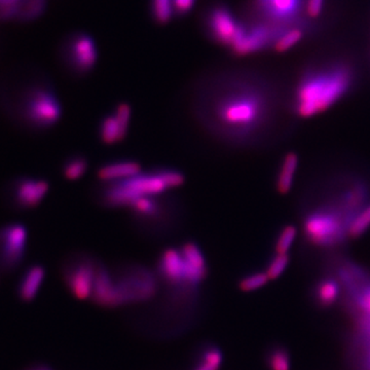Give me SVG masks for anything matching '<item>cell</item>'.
<instances>
[{"mask_svg": "<svg viewBox=\"0 0 370 370\" xmlns=\"http://www.w3.org/2000/svg\"><path fill=\"white\" fill-rule=\"evenodd\" d=\"M61 62L72 76H89L98 63L99 52L93 37L83 31L66 35L59 50Z\"/></svg>", "mask_w": 370, "mask_h": 370, "instance_id": "7", "label": "cell"}, {"mask_svg": "<svg viewBox=\"0 0 370 370\" xmlns=\"http://www.w3.org/2000/svg\"><path fill=\"white\" fill-rule=\"evenodd\" d=\"M370 227V203L363 208L348 227V239H357L364 235Z\"/></svg>", "mask_w": 370, "mask_h": 370, "instance_id": "29", "label": "cell"}, {"mask_svg": "<svg viewBox=\"0 0 370 370\" xmlns=\"http://www.w3.org/2000/svg\"><path fill=\"white\" fill-rule=\"evenodd\" d=\"M49 0H20L17 4L16 23H30L39 19L48 8Z\"/></svg>", "mask_w": 370, "mask_h": 370, "instance_id": "24", "label": "cell"}, {"mask_svg": "<svg viewBox=\"0 0 370 370\" xmlns=\"http://www.w3.org/2000/svg\"><path fill=\"white\" fill-rule=\"evenodd\" d=\"M179 250L185 260V285L196 288L207 278L208 266L205 256L199 245L192 241H186Z\"/></svg>", "mask_w": 370, "mask_h": 370, "instance_id": "15", "label": "cell"}, {"mask_svg": "<svg viewBox=\"0 0 370 370\" xmlns=\"http://www.w3.org/2000/svg\"><path fill=\"white\" fill-rule=\"evenodd\" d=\"M304 37V31L299 28H291L278 37L273 43V49L278 52H284L294 47Z\"/></svg>", "mask_w": 370, "mask_h": 370, "instance_id": "30", "label": "cell"}, {"mask_svg": "<svg viewBox=\"0 0 370 370\" xmlns=\"http://www.w3.org/2000/svg\"><path fill=\"white\" fill-rule=\"evenodd\" d=\"M299 168V155L295 152H288L282 159L279 172L276 180V188L281 194H287L292 188L295 174Z\"/></svg>", "mask_w": 370, "mask_h": 370, "instance_id": "22", "label": "cell"}, {"mask_svg": "<svg viewBox=\"0 0 370 370\" xmlns=\"http://www.w3.org/2000/svg\"><path fill=\"white\" fill-rule=\"evenodd\" d=\"M301 3V0H254V8L260 16L280 23L297 17Z\"/></svg>", "mask_w": 370, "mask_h": 370, "instance_id": "18", "label": "cell"}, {"mask_svg": "<svg viewBox=\"0 0 370 370\" xmlns=\"http://www.w3.org/2000/svg\"><path fill=\"white\" fill-rule=\"evenodd\" d=\"M357 345L370 347V316L353 315Z\"/></svg>", "mask_w": 370, "mask_h": 370, "instance_id": "31", "label": "cell"}, {"mask_svg": "<svg viewBox=\"0 0 370 370\" xmlns=\"http://www.w3.org/2000/svg\"><path fill=\"white\" fill-rule=\"evenodd\" d=\"M50 190L49 181L32 177H22L13 186V200L17 208L28 210L41 205Z\"/></svg>", "mask_w": 370, "mask_h": 370, "instance_id": "14", "label": "cell"}, {"mask_svg": "<svg viewBox=\"0 0 370 370\" xmlns=\"http://www.w3.org/2000/svg\"><path fill=\"white\" fill-rule=\"evenodd\" d=\"M325 0H306L304 8L306 15L311 17H318L323 10Z\"/></svg>", "mask_w": 370, "mask_h": 370, "instance_id": "39", "label": "cell"}, {"mask_svg": "<svg viewBox=\"0 0 370 370\" xmlns=\"http://www.w3.org/2000/svg\"><path fill=\"white\" fill-rule=\"evenodd\" d=\"M157 171L168 190L179 187L185 183V177L180 171L171 168H157Z\"/></svg>", "mask_w": 370, "mask_h": 370, "instance_id": "35", "label": "cell"}, {"mask_svg": "<svg viewBox=\"0 0 370 370\" xmlns=\"http://www.w3.org/2000/svg\"><path fill=\"white\" fill-rule=\"evenodd\" d=\"M361 355L359 357L358 370H370V347L359 346Z\"/></svg>", "mask_w": 370, "mask_h": 370, "instance_id": "40", "label": "cell"}, {"mask_svg": "<svg viewBox=\"0 0 370 370\" xmlns=\"http://www.w3.org/2000/svg\"><path fill=\"white\" fill-rule=\"evenodd\" d=\"M266 364L269 370H290V353L283 346H273L266 355Z\"/></svg>", "mask_w": 370, "mask_h": 370, "instance_id": "28", "label": "cell"}, {"mask_svg": "<svg viewBox=\"0 0 370 370\" xmlns=\"http://www.w3.org/2000/svg\"><path fill=\"white\" fill-rule=\"evenodd\" d=\"M20 0H0V23L15 22Z\"/></svg>", "mask_w": 370, "mask_h": 370, "instance_id": "37", "label": "cell"}, {"mask_svg": "<svg viewBox=\"0 0 370 370\" xmlns=\"http://www.w3.org/2000/svg\"><path fill=\"white\" fill-rule=\"evenodd\" d=\"M223 355L216 346H206L199 355L198 362L192 370H219L222 365Z\"/></svg>", "mask_w": 370, "mask_h": 370, "instance_id": "27", "label": "cell"}, {"mask_svg": "<svg viewBox=\"0 0 370 370\" xmlns=\"http://www.w3.org/2000/svg\"><path fill=\"white\" fill-rule=\"evenodd\" d=\"M289 262H290L289 254L276 253V255L269 262L266 271L269 280L278 279L286 271Z\"/></svg>", "mask_w": 370, "mask_h": 370, "instance_id": "34", "label": "cell"}, {"mask_svg": "<svg viewBox=\"0 0 370 370\" xmlns=\"http://www.w3.org/2000/svg\"><path fill=\"white\" fill-rule=\"evenodd\" d=\"M280 34V25L254 24L247 25L241 23L240 29L229 50L235 56L243 57L262 51L273 41H277Z\"/></svg>", "mask_w": 370, "mask_h": 370, "instance_id": "12", "label": "cell"}, {"mask_svg": "<svg viewBox=\"0 0 370 370\" xmlns=\"http://www.w3.org/2000/svg\"><path fill=\"white\" fill-rule=\"evenodd\" d=\"M192 106L204 130L229 144L250 141L266 124L269 109L259 87L229 73H212L201 80Z\"/></svg>", "mask_w": 370, "mask_h": 370, "instance_id": "1", "label": "cell"}, {"mask_svg": "<svg viewBox=\"0 0 370 370\" xmlns=\"http://www.w3.org/2000/svg\"><path fill=\"white\" fill-rule=\"evenodd\" d=\"M336 279L347 295L353 315L370 316V273L352 262H341Z\"/></svg>", "mask_w": 370, "mask_h": 370, "instance_id": "8", "label": "cell"}, {"mask_svg": "<svg viewBox=\"0 0 370 370\" xmlns=\"http://www.w3.org/2000/svg\"><path fill=\"white\" fill-rule=\"evenodd\" d=\"M97 264V260L85 253L71 256L65 264L63 277L67 288L76 299L84 301L92 297Z\"/></svg>", "mask_w": 370, "mask_h": 370, "instance_id": "11", "label": "cell"}, {"mask_svg": "<svg viewBox=\"0 0 370 370\" xmlns=\"http://www.w3.org/2000/svg\"><path fill=\"white\" fill-rule=\"evenodd\" d=\"M350 221L336 202L318 206L306 214L304 234L308 243L320 248L336 247L348 239Z\"/></svg>", "mask_w": 370, "mask_h": 370, "instance_id": "3", "label": "cell"}, {"mask_svg": "<svg viewBox=\"0 0 370 370\" xmlns=\"http://www.w3.org/2000/svg\"><path fill=\"white\" fill-rule=\"evenodd\" d=\"M167 190V186L155 169L126 180L103 183L98 192V200L106 208H129L137 199L166 194Z\"/></svg>", "mask_w": 370, "mask_h": 370, "instance_id": "5", "label": "cell"}, {"mask_svg": "<svg viewBox=\"0 0 370 370\" xmlns=\"http://www.w3.org/2000/svg\"><path fill=\"white\" fill-rule=\"evenodd\" d=\"M92 299L96 304L107 308H115L120 304V294L115 278L101 262H98L94 280Z\"/></svg>", "mask_w": 370, "mask_h": 370, "instance_id": "16", "label": "cell"}, {"mask_svg": "<svg viewBox=\"0 0 370 370\" xmlns=\"http://www.w3.org/2000/svg\"><path fill=\"white\" fill-rule=\"evenodd\" d=\"M157 273L172 286L185 285V260L179 249H164L157 258Z\"/></svg>", "mask_w": 370, "mask_h": 370, "instance_id": "17", "label": "cell"}, {"mask_svg": "<svg viewBox=\"0 0 370 370\" xmlns=\"http://www.w3.org/2000/svg\"><path fill=\"white\" fill-rule=\"evenodd\" d=\"M22 115L28 126L35 130H49L62 115V105L49 83L37 82L24 92Z\"/></svg>", "mask_w": 370, "mask_h": 370, "instance_id": "6", "label": "cell"}, {"mask_svg": "<svg viewBox=\"0 0 370 370\" xmlns=\"http://www.w3.org/2000/svg\"><path fill=\"white\" fill-rule=\"evenodd\" d=\"M89 168V159L83 155H74L67 157L63 163L62 175L68 181H76L82 178Z\"/></svg>", "mask_w": 370, "mask_h": 370, "instance_id": "26", "label": "cell"}, {"mask_svg": "<svg viewBox=\"0 0 370 370\" xmlns=\"http://www.w3.org/2000/svg\"><path fill=\"white\" fill-rule=\"evenodd\" d=\"M148 8L150 16L157 25H168L175 17L173 0H150Z\"/></svg>", "mask_w": 370, "mask_h": 370, "instance_id": "25", "label": "cell"}, {"mask_svg": "<svg viewBox=\"0 0 370 370\" xmlns=\"http://www.w3.org/2000/svg\"><path fill=\"white\" fill-rule=\"evenodd\" d=\"M269 281V278L266 271H257L242 278L239 282V288L244 292H251L266 285Z\"/></svg>", "mask_w": 370, "mask_h": 370, "instance_id": "33", "label": "cell"}, {"mask_svg": "<svg viewBox=\"0 0 370 370\" xmlns=\"http://www.w3.org/2000/svg\"><path fill=\"white\" fill-rule=\"evenodd\" d=\"M122 130L128 134L129 126H130L131 117H132V107L126 102H120L115 105L113 111Z\"/></svg>", "mask_w": 370, "mask_h": 370, "instance_id": "36", "label": "cell"}, {"mask_svg": "<svg viewBox=\"0 0 370 370\" xmlns=\"http://www.w3.org/2000/svg\"><path fill=\"white\" fill-rule=\"evenodd\" d=\"M353 84V71L346 64L313 70L297 87L294 109L299 117L308 118L325 113L348 93Z\"/></svg>", "mask_w": 370, "mask_h": 370, "instance_id": "2", "label": "cell"}, {"mask_svg": "<svg viewBox=\"0 0 370 370\" xmlns=\"http://www.w3.org/2000/svg\"><path fill=\"white\" fill-rule=\"evenodd\" d=\"M113 278L120 294V304L148 301L157 292V278L145 266L129 264L120 269Z\"/></svg>", "mask_w": 370, "mask_h": 370, "instance_id": "9", "label": "cell"}, {"mask_svg": "<svg viewBox=\"0 0 370 370\" xmlns=\"http://www.w3.org/2000/svg\"><path fill=\"white\" fill-rule=\"evenodd\" d=\"M142 172L141 165L133 159H118L100 166L97 177L102 183H118Z\"/></svg>", "mask_w": 370, "mask_h": 370, "instance_id": "19", "label": "cell"}, {"mask_svg": "<svg viewBox=\"0 0 370 370\" xmlns=\"http://www.w3.org/2000/svg\"><path fill=\"white\" fill-rule=\"evenodd\" d=\"M200 21L206 37L212 43L227 49H229L235 41L241 26L231 8L222 2L208 4L204 8Z\"/></svg>", "mask_w": 370, "mask_h": 370, "instance_id": "10", "label": "cell"}, {"mask_svg": "<svg viewBox=\"0 0 370 370\" xmlns=\"http://www.w3.org/2000/svg\"><path fill=\"white\" fill-rule=\"evenodd\" d=\"M297 229L294 225H286L282 231L280 232L276 241L275 251L277 254H288L297 238Z\"/></svg>", "mask_w": 370, "mask_h": 370, "instance_id": "32", "label": "cell"}, {"mask_svg": "<svg viewBox=\"0 0 370 370\" xmlns=\"http://www.w3.org/2000/svg\"><path fill=\"white\" fill-rule=\"evenodd\" d=\"M129 210L136 227L152 236L162 235L174 229L180 215L179 204L165 194L137 199L129 206Z\"/></svg>", "mask_w": 370, "mask_h": 370, "instance_id": "4", "label": "cell"}, {"mask_svg": "<svg viewBox=\"0 0 370 370\" xmlns=\"http://www.w3.org/2000/svg\"><path fill=\"white\" fill-rule=\"evenodd\" d=\"M197 0H173L174 4L175 17L187 16L196 6Z\"/></svg>", "mask_w": 370, "mask_h": 370, "instance_id": "38", "label": "cell"}, {"mask_svg": "<svg viewBox=\"0 0 370 370\" xmlns=\"http://www.w3.org/2000/svg\"><path fill=\"white\" fill-rule=\"evenodd\" d=\"M98 134H99L100 141L105 145H115V144L120 143L124 141L127 136V133L122 130L113 113L101 118Z\"/></svg>", "mask_w": 370, "mask_h": 370, "instance_id": "23", "label": "cell"}, {"mask_svg": "<svg viewBox=\"0 0 370 370\" xmlns=\"http://www.w3.org/2000/svg\"><path fill=\"white\" fill-rule=\"evenodd\" d=\"M45 278V269L41 264H34L26 269L19 283L17 294L23 301H34Z\"/></svg>", "mask_w": 370, "mask_h": 370, "instance_id": "21", "label": "cell"}, {"mask_svg": "<svg viewBox=\"0 0 370 370\" xmlns=\"http://www.w3.org/2000/svg\"><path fill=\"white\" fill-rule=\"evenodd\" d=\"M341 286L336 277L321 278L313 288V301L321 308H329L337 303Z\"/></svg>", "mask_w": 370, "mask_h": 370, "instance_id": "20", "label": "cell"}, {"mask_svg": "<svg viewBox=\"0 0 370 370\" xmlns=\"http://www.w3.org/2000/svg\"><path fill=\"white\" fill-rule=\"evenodd\" d=\"M25 225L12 223L0 229V262L6 269H15L23 262L27 246Z\"/></svg>", "mask_w": 370, "mask_h": 370, "instance_id": "13", "label": "cell"}, {"mask_svg": "<svg viewBox=\"0 0 370 370\" xmlns=\"http://www.w3.org/2000/svg\"><path fill=\"white\" fill-rule=\"evenodd\" d=\"M32 370H51V369H48V367H36V369H34Z\"/></svg>", "mask_w": 370, "mask_h": 370, "instance_id": "41", "label": "cell"}]
</instances>
